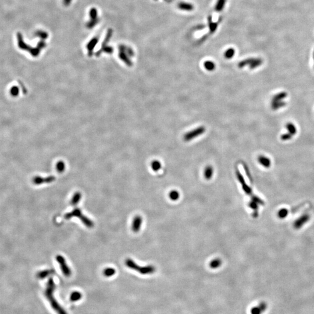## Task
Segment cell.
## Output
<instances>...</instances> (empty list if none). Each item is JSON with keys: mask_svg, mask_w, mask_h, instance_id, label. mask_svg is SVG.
<instances>
[{"mask_svg": "<svg viewBox=\"0 0 314 314\" xmlns=\"http://www.w3.org/2000/svg\"><path fill=\"white\" fill-rule=\"evenodd\" d=\"M81 198H82V194L80 192L75 193L73 196L71 201V205L76 206V204H77L78 202L80 201Z\"/></svg>", "mask_w": 314, "mask_h": 314, "instance_id": "13", "label": "cell"}, {"mask_svg": "<svg viewBox=\"0 0 314 314\" xmlns=\"http://www.w3.org/2000/svg\"><path fill=\"white\" fill-rule=\"evenodd\" d=\"M254 59L255 58H248L243 60L238 64V67L239 68H243L247 65H249L254 61Z\"/></svg>", "mask_w": 314, "mask_h": 314, "instance_id": "17", "label": "cell"}, {"mask_svg": "<svg viewBox=\"0 0 314 314\" xmlns=\"http://www.w3.org/2000/svg\"><path fill=\"white\" fill-rule=\"evenodd\" d=\"M98 41V38L94 37L88 43V44H87V49L89 50L90 52H91L92 51V50L94 49V46H95L97 44Z\"/></svg>", "mask_w": 314, "mask_h": 314, "instance_id": "25", "label": "cell"}, {"mask_svg": "<svg viewBox=\"0 0 314 314\" xmlns=\"http://www.w3.org/2000/svg\"><path fill=\"white\" fill-rule=\"evenodd\" d=\"M112 30L111 29H110L108 30V32H107V34L106 35V37L104 40V42H103V44H102V47H104V45H105L109 41L110 39H111V37H112Z\"/></svg>", "mask_w": 314, "mask_h": 314, "instance_id": "27", "label": "cell"}, {"mask_svg": "<svg viewBox=\"0 0 314 314\" xmlns=\"http://www.w3.org/2000/svg\"><path fill=\"white\" fill-rule=\"evenodd\" d=\"M242 186H243V190H244V192H245L247 194H251V193H252V191H251V188H250L249 186H248L246 184V183L244 184H243V185H242Z\"/></svg>", "mask_w": 314, "mask_h": 314, "instance_id": "33", "label": "cell"}, {"mask_svg": "<svg viewBox=\"0 0 314 314\" xmlns=\"http://www.w3.org/2000/svg\"><path fill=\"white\" fill-rule=\"evenodd\" d=\"M73 217H77L80 218L83 224L87 227L91 228L94 226V222L90 219L88 217L84 215L81 211V210L78 208H75L72 211L67 213L65 215V218L66 219H70Z\"/></svg>", "mask_w": 314, "mask_h": 314, "instance_id": "3", "label": "cell"}, {"mask_svg": "<svg viewBox=\"0 0 314 314\" xmlns=\"http://www.w3.org/2000/svg\"><path fill=\"white\" fill-rule=\"evenodd\" d=\"M262 63V61L261 59L255 58L254 61L249 65V68L251 69L256 68L257 67L260 66Z\"/></svg>", "mask_w": 314, "mask_h": 314, "instance_id": "26", "label": "cell"}, {"mask_svg": "<svg viewBox=\"0 0 314 314\" xmlns=\"http://www.w3.org/2000/svg\"><path fill=\"white\" fill-rule=\"evenodd\" d=\"M206 128L203 126L198 127L190 132L186 133L183 136V139L185 141H186V142L190 141L194 138L204 134L206 132Z\"/></svg>", "mask_w": 314, "mask_h": 314, "instance_id": "4", "label": "cell"}, {"mask_svg": "<svg viewBox=\"0 0 314 314\" xmlns=\"http://www.w3.org/2000/svg\"><path fill=\"white\" fill-rule=\"evenodd\" d=\"M204 68H205L206 70L208 71H213L215 70L216 68L215 63L211 61H206L204 62Z\"/></svg>", "mask_w": 314, "mask_h": 314, "instance_id": "15", "label": "cell"}, {"mask_svg": "<svg viewBox=\"0 0 314 314\" xmlns=\"http://www.w3.org/2000/svg\"><path fill=\"white\" fill-rule=\"evenodd\" d=\"M125 264L129 268L136 271L143 275L151 274L155 272V267L152 265H148L146 266H140L136 262L130 258H127L125 261Z\"/></svg>", "mask_w": 314, "mask_h": 314, "instance_id": "2", "label": "cell"}, {"mask_svg": "<svg viewBox=\"0 0 314 314\" xmlns=\"http://www.w3.org/2000/svg\"><path fill=\"white\" fill-rule=\"evenodd\" d=\"M72 1V0H64V4L65 6H68Z\"/></svg>", "mask_w": 314, "mask_h": 314, "instance_id": "37", "label": "cell"}, {"mask_svg": "<svg viewBox=\"0 0 314 314\" xmlns=\"http://www.w3.org/2000/svg\"><path fill=\"white\" fill-rule=\"evenodd\" d=\"M57 168L58 171L59 172H62L64 171V169H65V166H64V163H62V162H59V163L57 164Z\"/></svg>", "mask_w": 314, "mask_h": 314, "instance_id": "34", "label": "cell"}, {"mask_svg": "<svg viewBox=\"0 0 314 314\" xmlns=\"http://www.w3.org/2000/svg\"><path fill=\"white\" fill-rule=\"evenodd\" d=\"M104 49V50L105 51V52H108V53H112V48L111 47H103Z\"/></svg>", "mask_w": 314, "mask_h": 314, "instance_id": "36", "label": "cell"}, {"mask_svg": "<svg viewBox=\"0 0 314 314\" xmlns=\"http://www.w3.org/2000/svg\"><path fill=\"white\" fill-rule=\"evenodd\" d=\"M55 180V178L53 176H50L47 178L45 179H42V178H37L35 180V182L37 184H41L43 183H51L53 181Z\"/></svg>", "mask_w": 314, "mask_h": 314, "instance_id": "18", "label": "cell"}, {"mask_svg": "<svg viewBox=\"0 0 314 314\" xmlns=\"http://www.w3.org/2000/svg\"><path fill=\"white\" fill-rule=\"evenodd\" d=\"M204 27H205V26H204V25H198L197 26H196V29H197V30H201V29H203Z\"/></svg>", "mask_w": 314, "mask_h": 314, "instance_id": "38", "label": "cell"}, {"mask_svg": "<svg viewBox=\"0 0 314 314\" xmlns=\"http://www.w3.org/2000/svg\"><path fill=\"white\" fill-rule=\"evenodd\" d=\"M249 207H250L251 208H253V209H254V210H257V209L258 208L257 202H255V201H251V202H249Z\"/></svg>", "mask_w": 314, "mask_h": 314, "instance_id": "35", "label": "cell"}, {"mask_svg": "<svg viewBox=\"0 0 314 314\" xmlns=\"http://www.w3.org/2000/svg\"><path fill=\"white\" fill-rule=\"evenodd\" d=\"M169 197L172 201H177L180 197V194L177 190H172L169 193Z\"/></svg>", "mask_w": 314, "mask_h": 314, "instance_id": "20", "label": "cell"}, {"mask_svg": "<svg viewBox=\"0 0 314 314\" xmlns=\"http://www.w3.org/2000/svg\"><path fill=\"white\" fill-rule=\"evenodd\" d=\"M266 304L264 302H262L259 304V306L254 307L251 309V314H261L262 312H263L266 309Z\"/></svg>", "mask_w": 314, "mask_h": 314, "instance_id": "8", "label": "cell"}, {"mask_svg": "<svg viewBox=\"0 0 314 314\" xmlns=\"http://www.w3.org/2000/svg\"><path fill=\"white\" fill-rule=\"evenodd\" d=\"M116 273V270L113 268H106L103 271V275L106 277H111Z\"/></svg>", "mask_w": 314, "mask_h": 314, "instance_id": "19", "label": "cell"}, {"mask_svg": "<svg viewBox=\"0 0 314 314\" xmlns=\"http://www.w3.org/2000/svg\"><path fill=\"white\" fill-rule=\"evenodd\" d=\"M288 214H289V211L287 209L282 208L280 210H279V211L278 212V216L281 219H283V218H285L288 215Z\"/></svg>", "mask_w": 314, "mask_h": 314, "instance_id": "28", "label": "cell"}, {"mask_svg": "<svg viewBox=\"0 0 314 314\" xmlns=\"http://www.w3.org/2000/svg\"><path fill=\"white\" fill-rule=\"evenodd\" d=\"M178 8L183 11H191L194 9V6L189 3H180L178 4Z\"/></svg>", "mask_w": 314, "mask_h": 314, "instance_id": "11", "label": "cell"}, {"mask_svg": "<svg viewBox=\"0 0 314 314\" xmlns=\"http://www.w3.org/2000/svg\"><path fill=\"white\" fill-rule=\"evenodd\" d=\"M54 273H55L54 269H47V270L39 272L37 275V276L40 279H44V278H45L47 276H49L51 275H53Z\"/></svg>", "mask_w": 314, "mask_h": 314, "instance_id": "12", "label": "cell"}, {"mask_svg": "<svg viewBox=\"0 0 314 314\" xmlns=\"http://www.w3.org/2000/svg\"><path fill=\"white\" fill-rule=\"evenodd\" d=\"M99 22V19L98 18H96V19H91L90 21H89L87 25H86V26L87 28L88 29H92V27H94V26H95Z\"/></svg>", "mask_w": 314, "mask_h": 314, "instance_id": "29", "label": "cell"}, {"mask_svg": "<svg viewBox=\"0 0 314 314\" xmlns=\"http://www.w3.org/2000/svg\"><path fill=\"white\" fill-rule=\"evenodd\" d=\"M55 289V284L53 278H50L47 283L46 290L45 291V295L47 300L50 302L53 308L58 314H67L65 310L57 302L54 295V290Z\"/></svg>", "mask_w": 314, "mask_h": 314, "instance_id": "1", "label": "cell"}, {"mask_svg": "<svg viewBox=\"0 0 314 314\" xmlns=\"http://www.w3.org/2000/svg\"><path fill=\"white\" fill-rule=\"evenodd\" d=\"M214 174V169L212 166L208 165L204 170V177L207 180H210Z\"/></svg>", "mask_w": 314, "mask_h": 314, "instance_id": "9", "label": "cell"}, {"mask_svg": "<svg viewBox=\"0 0 314 314\" xmlns=\"http://www.w3.org/2000/svg\"><path fill=\"white\" fill-rule=\"evenodd\" d=\"M222 263V261L221 259L215 258L210 262V268H211L212 269H216V268H219V266H221Z\"/></svg>", "mask_w": 314, "mask_h": 314, "instance_id": "14", "label": "cell"}, {"mask_svg": "<svg viewBox=\"0 0 314 314\" xmlns=\"http://www.w3.org/2000/svg\"><path fill=\"white\" fill-rule=\"evenodd\" d=\"M45 45V43L43 41H41L39 43V46H40L39 47H40V48H42V47H44V46Z\"/></svg>", "mask_w": 314, "mask_h": 314, "instance_id": "39", "label": "cell"}, {"mask_svg": "<svg viewBox=\"0 0 314 314\" xmlns=\"http://www.w3.org/2000/svg\"><path fill=\"white\" fill-rule=\"evenodd\" d=\"M56 260L60 265V267L62 273L67 277H69L71 275L72 272L68 265H67L66 262V260L65 258L61 255H57L56 257Z\"/></svg>", "mask_w": 314, "mask_h": 314, "instance_id": "5", "label": "cell"}, {"mask_svg": "<svg viewBox=\"0 0 314 314\" xmlns=\"http://www.w3.org/2000/svg\"><path fill=\"white\" fill-rule=\"evenodd\" d=\"M82 294L78 291H73L71 293L70 296V300L71 301H77L81 299Z\"/></svg>", "mask_w": 314, "mask_h": 314, "instance_id": "16", "label": "cell"}, {"mask_svg": "<svg viewBox=\"0 0 314 314\" xmlns=\"http://www.w3.org/2000/svg\"><path fill=\"white\" fill-rule=\"evenodd\" d=\"M235 54V50L232 49V48H230V49H228L224 53V57L226 59H230L231 58H232L233 57V56Z\"/></svg>", "mask_w": 314, "mask_h": 314, "instance_id": "22", "label": "cell"}, {"mask_svg": "<svg viewBox=\"0 0 314 314\" xmlns=\"http://www.w3.org/2000/svg\"><path fill=\"white\" fill-rule=\"evenodd\" d=\"M90 17L91 19L97 18V11L96 8H92L90 9Z\"/></svg>", "mask_w": 314, "mask_h": 314, "instance_id": "30", "label": "cell"}, {"mask_svg": "<svg viewBox=\"0 0 314 314\" xmlns=\"http://www.w3.org/2000/svg\"><path fill=\"white\" fill-rule=\"evenodd\" d=\"M226 0H218V2L215 6V10L218 12L222 11L225 7Z\"/></svg>", "mask_w": 314, "mask_h": 314, "instance_id": "21", "label": "cell"}, {"mask_svg": "<svg viewBox=\"0 0 314 314\" xmlns=\"http://www.w3.org/2000/svg\"><path fill=\"white\" fill-rule=\"evenodd\" d=\"M310 216L308 214H304L302 215L299 218H298L296 221L294 222V228L296 229H300L304 224H305L309 220Z\"/></svg>", "mask_w": 314, "mask_h": 314, "instance_id": "6", "label": "cell"}, {"mask_svg": "<svg viewBox=\"0 0 314 314\" xmlns=\"http://www.w3.org/2000/svg\"><path fill=\"white\" fill-rule=\"evenodd\" d=\"M142 222H143V218L140 216L137 215L135 216L132 222V230L135 233L138 232L140 230Z\"/></svg>", "mask_w": 314, "mask_h": 314, "instance_id": "7", "label": "cell"}, {"mask_svg": "<svg viewBox=\"0 0 314 314\" xmlns=\"http://www.w3.org/2000/svg\"><path fill=\"white\" fill-rule=\"evenodd\" d=\"M36 35L40 38H41L42 39H47V37H48V34H47L46 32H45V31H38L36 32Z\"/></svg>", "mask_w": 314, "mask_h": 314, "instance_id": "31", "label": "cell"}, {"mask_svg": "<svg viewBox=\"0 0 314 314\" xmlns=\"http://www.w3.org/2000/svg\"><path fill=\"white\" fill-rule=\"evenodd\" d=\"M236 176H237V178L239 181L240 182V183L242 185L245 184V180H244V179L243 175L241 174V173L238 170H236Z\"/></svg>", "mask_w": 314, "mask_h": 314, "instance_id": "32", "label": "cell"}, {"mask_svg": "<svg viewBox=\"0 0 314 314\" xmlns=\"http://www.w3.org/2000/svg\"><path fill=\"white\" fill-rule=\"evenodd\" d=\"M258 161L260 164L266 168H269L271 165V161L269 159L264 156H259L258 157Z\"/></svg>", "mask_w": 314, "mask_h": 314, "instance_id": "10", "label": "cell"}, {"mask_svg": "<svg viewBox=\"0 0 314 314\" xmlns=\"http://www.w3.org/2000/svg\"><path fill=\"white\" fill-rule=\"evenodd\" d=\"M208 23H209V27H210V31H211V33H213L216 30L218 25H217L216 23H214L212 22V17H211V16H210V17H208Z\"/></svg>", "mask_w": 314, "mask_h": 314, "instance_id": "24", "label": "cell"}, {"mask_svg": "<svg viewBox=\"0 0 314 314\" xmlns=\"http://www.w3.org/2000/svg\"><path fill=\"white\" fill-rule=\"evenodd\" d=\"M161 166H161V162L158 161H157V160L154 161L151 163V168H152V170L155 172H157V171H158L160 169H161Z\"/></svg>", "mask_w": 314, "mask_h": 314, "instance_id": "23", "label": "cell"}]
</instances>
